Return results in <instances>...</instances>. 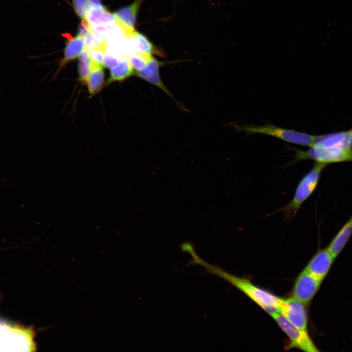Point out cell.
<instances>
[{"label":"cell","mask_w":352,"mask_h":352,"mask_svg":"<svg viewBox=\"0 0 352 352\" xmlns=\"http://www.w3.org/2000/svg\"><path fill=\"white\" fill-rule=\"evenodd\" d=\"M205 272L225 280L244 293L270 315L278 312L280 297L255 285L250 280L230 274L217 265L207 263Z\"/></svg>","instance_id":"obj_1"},{"label":"cell","mask_w":352,"mask_h":352,"mask_svg":"<svg viewBox=\"0 0 352 352\" xmlns=\"http://www.w3.org/2000/svg\"><path fill=\"white\" fill-rule=\"evenodd\" d=\"M35 333L26 327L0 317V352L35 351Z\"/></svg>","instance_id":"obj_2"},{"label":"cell","mask_w":352,"mask_h":352,"mask_svg":"<svg viewBox=\"0 0 352 352\" xmlns=\"http://www.w3.org/2000/svg\"><path fill=\"white\" fill-rule=\"evenodd\" d=\"M327 165L314 162L312 168L299 182L292 199L277 212H282L284 219L288 221L293 218L302 204L312 195L319 181L321 174Z\"/></svg>","instance_id":"obj_3"},{"label":"cell","mask_w":352,"mask_h":352,"mask_svg":"<svg viewBox=\"0 0 352 352\" xmlns=\"http://www.w3.org/2000/svg\"><path fill=\"white\" fill-rule=\"evenodd\" d=\"M233 128L247 135L263 134L276 137L286 142L310 147L313 143L315 135L276 126L271 123L264 125L232 124Z\"/></svg>","instance_id":"obj_4"},{"label":"cell","mask_w":352,"mask_h":352,"mask_svg":"<svg viewBox=\"0 0 352 352\" xmlns=\"http://www.w3.org/2000/svg\"><path fill=\"white\" fill-rule=\"evenodd\" d=\"M292 149L295 152L292 163L307 159L313 160L315 162L326 165L334 163L352 162V149L344 150L318 145H312L306 151Z\"/></svg>","instance_id":"obj_5"},{"label":"cell","mask_w":352,"mask_h":352,"mask_svg":"<svg viewBox=\"0 0 352 352\" xmlns=\"http://www.w3.org/2000/svg\"><path fill=\"white\" fill-rule=\"evenodd\" d=\"M270 315L288 337L291 347L307 352L318 351L307 331L294 326L279 312Z\"/></svg>","instance_id":"obj_6"},{"label":"cell","mask_w":352,"mask_h":352,"mask_svg":"<svg viewBox=\"0 0 352 352\" xmlns=\"http://www.w3.org/2000/svg\"><path fill=\"white\" fill-rule=\"evenodd\" d=\"M322 281L306 269H303L295 280L291 297L305 305L308 304L317 292Z\"/></svg>","instance_id":"obj_7"},{"label":"cell","mask_w":352,"mask_h":352,"mask_svg":"<svg viewBox=\"0 0 352 352\" xmlns=\"http://www.w3.org/2000/svg\"><path fill=\"white\" fill-rule=\"evenodd\" d=\"M299 329L307 331L308 318L305 304L290 297L280 298L278 312Z\"/></svg>","instance_id":"obj_8"},{"label":"cell","mask_w":352,"mask_h":352,"mask_svg":"<svg viewBox=\"0 0 352 352\" xmlns=\"http://www.w3.org/2000/svg\"><path fill=\"white\" fill-rule=\"evenodd\" d=\"M312 145L352 150V129L327 134L315 135Z\"/></svg>","instance_id":"obj_9"},{"label":"cell","mask_w":352,"mask_h":352,"mask_svg":"<svg viewBox=\"0 0 352 352\" xmlns=\"http://www.w3.org/2000/svg\"><path fill=\"white\" fill-rule=\"evenodd\" d=\"M334 259L327 247L320 249L313 256L304 269L317 278L323 280Z\"/></svg>","instance_id":"obj_10"},{"label":"cell","mask_w":352,"mask_h":352,"mask_svg":"<svg viewBox=\"0 0 352 352\" xmlns=\"http://www.w3.org/2000/svg\"><path fill=\"white\" fill-rule=\"evenodd\" d=\"M163 64V62H160L153 57L143 69L135 72V74L142 79L160 88L179 105L160 78L159 68Z\"/></svg>","instance_id":"obj_11"},{"label":"cell","mask_w":352,"mask_h":352,"mask_svg":"<svg viewBox=\"0 0 352 352\" xmlns=\"http://www.w3.org/2000/svg\"><path fill=\"white\" fill-rule=\"evenodd\" d=\"M352 234V215L330 242L327 247L335 258L342 251Z\"/></svg>","instance_id":"obj_12"},{"label":"cell","mask_w":352,"mask_h":352,"mask_svg":"<svg viewBox=\"0 0 352 352\" xmlns=\"http://www.w3.org/2000/svg\"><path fill=\"white\" fill-rule=\"evenodd\" d=\"M135 74L130 58L124 55L119 62L111 68L108 83L115 81H122Z\"/></svg>","instance_id":"obj_13"},{"label":"cell","mask_w":352,"mask_h":352,"mask_svg":"<svg viewBox=\"0 0 352 352\" xmlns=\"http://www.w3.org/2000/svg\"><path fill=\"white\" fill-rule=\"evenodd\" d=\"M85 38L77 35L72 40L67 42L64 49V57L59 63L60 70L68 62L79 57L85 48Z\"/></svg>","instance_id":"obj_14"},{"label":"cell","mask_w":352,"mask_h":352,"mask_svg":"<svg viewBox=\"0 0 352 352\" xmlns=\"http://www.w3.org/2000/svg\"><path fill=\"white\" fill-rule=\"evenodd\" d=\"M85 20L90 24H107L115 23L118 18L115 13L108 11L106 9L90 8Z\"/></svg>","instance_id":"obj_15"},{"label":"cell","mask_w":352,"mask_h":352,"mask_svg":"<svg viewBox=\"0 0 352 352\" xmlns=\"http://www.w3.org/2000/svg\"><path fill=\"white\" fill-rule=\"evenodd\" d=\"M143 0H135L132 4L118 10L115 14L119 21L130 29L134 30L138 9Z\"/></svg>","instance_id":"obj_16"},{"label":"cell","mask_w":352,"mask_h":352,"mask_svg":"<svg viewBox=\"0 0 352 352\" xmlns=\"http://www.w3.org/2000/svg\"><path fill=\"white\" fill-rule=\"evenodd\" d=\"M102 66L91 64V70L86 82L91 95L97 93L104 83V72Z\"/></svg>","instance_id":"obj_17"},{"label":"cell","mask_w":352,"mask_h":352,"mask_svg":"<svg viewBox=\"0 0 352 352\" xmlns=\"http://www.w3.org/2000/svg\"><path fill=\"white\" fill-rule=\"evenodd\" d=\"M135 47L138 50L137 52H145L149 54L155 53L161 54L159 51L155 49L153 44L143 34L134 31L132 35L129 37Z\"/></svg>","instance_id":"obj_18"},{"label":"cell","mask_w":352,"mask_h":352,"mask_svg":"<svg viewBox=\"0 0 352 352\" xmlns=\"http://www.w3.org/2000/svg\"><path fill=\"white\" fill-rule=\"evenodd\" d=\"M78 57V74L79 80L81 82L86 83L89 75L91 67L88 51L84 49Z\"/></svg>","instance_id":"obj_19"},{"label":"cell","mask_w":352,"mask_h":352,"mask_svg":"<svg viewBox=\"0 0 352 352\" xmlns=\"http://www.w3.org/2000/svg\"><path fill=\"white\" fill-rule=\"evenodd\" d=\"M179 248L181 252L188 253L192 257V259L188 263L187 266L199 265L204 267L208 263L198 255L193 242L190 241L183 242L180 244Z\"/></svg>","instance_id":"obj_20"},{"label":"cell","mask_w":352,"mask_h":352,"mask_svg":"<svg viewBox=\"0 0 352 352\" xmlns=\"http://www.w3.org/2000/svg\"><path fill=\"white\" fill-rule=\"evenodd\" d=\"M153 57L149 53L137 52L130 57V60L134 70L138 72L146 66Z\"/></svg>","instance_id":"obj_21"},{"label":"cell","mask_w":352,"mask_h":352,"mask_svg":"<svg viewBox=\"0 0 352 352\" xmlns=\"http://www.w3.org/2000/svg\"><path fill=\"white\" fill-rule=\"evenodd\" d=\"M107 46V44H106L88 50L89 57L91 64L103 66Z\"/></svg>","instance_id":"obj_22"},{"label":"cell","mask_w":352,"mask_h":352,"mask_svg":"<svg viewBox=\"0 0 352 352\" xmlns=\"http://www.w3.org/2000/svg\"><path fill=\"white\" fill-rule=\"evenodd\" d=\"M74 9L77 15L82 19H85L90 9L89 0H72Z\"/></svg>","instance_id":"obj_23"},{"label":"cell","mask_w":352,"mask_h":352,"mask_svg":"<svg viewBox=\"0 0 352 352\" xmlns=\"http://www.w3.org/2000/svg\"><path fill=\"white\" fill-rule=\"evenodd\" d=\"M99 46L97 42L91 33L89 34L85 38V49L89 50Z\"/></svg>","instance_id":"obj_24"},{"label":"cell","mask_w":352,"mask_h":352,"mask_svg":"<svg viewBox=\"0 0 352 352\" xmlns=\"http://www.w3.org/2000/svg\"><path fill=\"white\" fill-rule=\"evenodd\" d=\"M90 8L106 9L100 0H89Z\"/></svg>","instance_id":"obj_25"},{"label":"cell","mask_w":352,"mask_h":352,"mask_svg":"<svg viewBox=\"0 0 352 352\" xmlns=\"http://www.w3.org/2000/svg\"><path fill=\"white\" fill-rule=\"evenodd\" d=\"M89 34L90 33L87 32L81 25L79 26L77 35L83 38H86Z\"/></svg>","instance_id":"obj_26"}]
</instances>
